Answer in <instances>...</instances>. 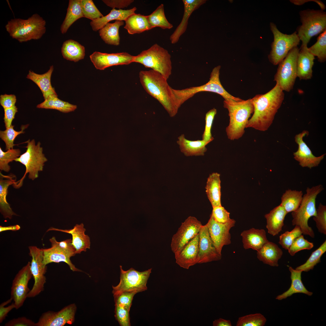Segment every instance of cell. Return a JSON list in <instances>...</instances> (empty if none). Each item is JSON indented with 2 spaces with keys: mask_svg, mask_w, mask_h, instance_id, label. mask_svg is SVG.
Instances as JSON below:
<instances>
[{
  "mask_svg": "<svg viewBox=\"0 0 326 326\" xmlns=\"http://www.w3.org/2000/svg\"><path fill=\"white\" fill-rule=\"evenodd\" d=\"M115 306V317L120 325L121 326H130L129 311L123 307Z\"/></svg>",
  "mask_w": 326,
  "mask_h": 326,
  "instance_id": "obj_54",
  "label": "cell"
},
{
  "mask_svg": "<svg viewBox=\"0 0 326 326\" xmlns=\"http://www.w3.org/2000/svg\"><path fill=\"white\" fill-rule=\"evenodd\" d=\"M4 121L6 128L10 127L12 125V122L15 116L18 112V108L16 106L4 109Z\"/></svg>",
  "mask_w": 326,
  "mask_h": 326,
  "instance_id": "obj_57",
  "label": "cell"
},
{
  "mask_svg": "<svg viewBox=\"0 0 326 326\" xmlns=\"http://www.w3.org/2000/svg\"><path fill=\"white\" fill-rule=\"evenodd\" d=\"M308 132L303 130L302 132L296 135L295 141L298 145L297 150L293 153L294 158L299 162V165L302 167H307L310 169L318 166L323 159L325 154L316 157L312 154L309 147L304 141L303 138L308 135Z\"/></svg>",
  "mask_w": 326,
  "mask_h": 326,
  "instance_id": "obj_20",
  "label": "cell"
},
{
  "mask_svg": "<svg viewBox=\"0 0 326 326\" xmlns=\"http://www.w3.org/2000/svg\"><path fill=\"white\" fill-rule=\"evenodd\" d=\"M288 213L280 205L274 208L264 215L268 233L275 236L282 230L285 217Z\"/></svg>",
  "mask_w": 326,
  "mask_h": 326,
  "instance_id": "obj_27",
  "label": "cell"
},
{
  "mask_svg": "<svg viewBox=\"0 0 326 326\" xmlns=\"http://www.w3.org/2000/svg\"><path fill=\"white\" fill-rule=\"evenodd\" d=\"M32 276L30 268V262H28L16 274L12 283L11 297L13 300L15 308L21 307L30 291L28 283Z\"/></svg>",
  "mask_w": 326,
  "mask_h": 326,
  "instance_id": "obj_15",
  "label": "cell"
},
{
  "mask_svg": "<svg viewBox=\"0 0 326 326\" xmlns=\"http://www.w3.org/2000/svg\"><path fill=\"white\" fill-rule=\"evenodd\" d=\"M318 231L321 234L326 235V206L320 203L316 209V214L313 216Z\"/></svg>",
  "mask_w": 326,
  "mask_h": 326,
  "instance_id": "obj_50",
  "label": "cell"
},
{
  "mask_svg": "<svg viewBox=\"0 0 326 326\" xmlns=\"http://www.w3.org/2000/svg\"><path fill=\"white\" fill-rule=\"evenodd\" d=\"M184 13L181 21L170 37L171 43H177L186 30L188 19L192 13L206 2V0H183Z\"/></svg>",
  "mask_w": 326,
  "mask_h": 326,
  "instance_id": "obj_21",
  "label": "cell"
},
{
  "mask_svg": "<svg viewBox=\"0 0 326 326\" xmlns=\"http://www.w3.org/2000/svg\"><path fill=\"white\" fill-rule=\"evenodd\" d=\"M21 152L19 149H11L6 152L2 151L0 147V169L6 172L10 170L9 163L21 155Z\"/></svg>",
  "mask_w": 326,
  "mask_h": 326,
  "instance_id": "obj_46",
  "label": "cell"
},
{
  "mask_svg": "<svg viewBox=\"0 0 326 326\" xmlns=\"http://www.w3.org/2000/svg\"><path fill=\"white\" fill-rule=\"evenodd\" d=\"M5 326H36V323L25 317H18L10 320Z\"/></svg>",
  "mask_w": 326,
  "mask_h": 326,
  "instance_id": "obj_56",
  "label": "cell"
},
{
  "mask_svg": "<svg viewBox=\"0 0 326 326\" xmlns=\"http://www.w3.org/2000/svg\"><path fill=\"white\" fill-rule=\"evenodd\" d=\"M202 224L196 217L190 216L182 223L177 232L173 236L171 248L175 256L184 246L199 233Z\"/></svg>",
  "mask_w": 326,
  "mask_h": 326,
  "instance_id": "obj_14",
  "label": "cell"
},
{
  "mask_svg": "<svg viewBox=\"0 0 326 326\" xmlns=\"http://www.w3.org/2000/svg\"><path fill=\"white\" fill-rule=\"evenodd\" d=\"M303 193L302 191L290 189L286 190L281 197L280 205L287 213L296 211L302 202Z\"/></svg>",
  "mask_w": 326,
  "mask_h": 326,
  "instance_id": "obj_39",
  "label": "cell"
},
{
  "mask_svg": "<svg viewBox=\"0 0 326 326\" xmlns=\"http://www.w3.org/2000/svg\"><path fill=\"white\" fill-rule=\"evenodd\" d=\"M270 30L273 35L271 50L268 56L270 62L274 65L278 64L286 56L289 51L297 46L300 40L296 31L287 34L281 32L276 25L270 23Z\"/></svg>",
  "mask_w": 326,
  "mask_h": 326,
  "instance_id": "obj_10",
  "label": "cell"
},
{
  "mask_svg": "<svg viewBox=\"0 0 326 326\" xmlns=\"http://www.w3.org/2000/svg\"><path fill=\"white\" fill-rule=\"evenodd\" d=\"M284 94L276 84L264 94H257L251 99L254 110L246 128H251L261 131L268 130L284 99Z\"/></svg>",
  "mask_w": 326,
  "mask_h": 326,
  "instance_id": "obj_1",
  "label": "cell"
},
{
  "mask_svg": "<svg viewBox=\"0 0 326 326\" xmlns=\"http://www.w3.org/2000/svg\"><path fill=\"white\" fill-rule=\"evenodd\" d=\"M220 68V66L215 67L211 73L209 81L203 85L181 90L172 88L179 107H180L182 104L195 94L203 91L217 93L221 96L225 100L236 101H242V100L241 99L230 94L222 85L219 77Z\"/></svg>",
  "mask_w": 326,
  "mask_h": 326,
  "instance_id": "obj_7",
  "label": "cell"
},
{
  "mask_svg": "<svg viewBox=\"0 0 326 326\" xmlns=\"http://www.w3.org/2000/svg\"><path fill=\"white\" fill-rule=\"evenodd\" d=\"M223 107L229 112V123L225 129L228 139L231 140L241 138L254 108L251 99L236 101L225 100Z\"/></svg>",
  "mask_w": 326,
  "mask_h": 326,
  "instance_id": "obj_3",
  "label": "cell"
},
{
  "mask_svg": "<svg viewBox=\"0 0 326 326\" xmlns=\"http://www.w3.org/2000/svg\"><path fill=\"white\" fill-rule=\"evenodd\" d=\"M53 69V66H51L46 72L42 74H37L29 70L26 77L34 82L39 87L44 99L50 95H57L51 83V78Z\"/></svg>",
  "mask_w": 326,
  "mask_h": 326,
  "instance_id": "obj_32",
  "label": "cell"
},
{
  "mask_svg": "<svg viewBox=\"0 0 326 326\" xmlns=\"http://www.w3.org/2000/svg\"><path fill=\"white\" fill-rule=\"evenodd\" d=\"M211 141L198 140L190 141L186 139L184 134L178 138L177 143L181 152L187 156L203 155L207 150L206 146Z\"/></svg>",
  "mask_w": 326,
  "mask_h": 326,
  "instance_id": "obj_30",
  "label": "cell"
},
{
  "mask_svg": "<svg viewBox=\"0 0 326 326\" xmlns=\"http://www.w3.org/2000/svg\"><path fill=\"white\" fill-rule=\"evenodd\" d=\"M103 2L107 6L113 8L120 9L127 7L133 2V0H104Z\"/></svg>",
  "mask_w": 326,
  "mask_h": 326,
  "instance_id": "obj_58",
  "label": "cell"
},
{
  "mask_svg": "<svg viewBox=\"0 0 326 326\" xmlns=\"http://www.w3.org/2000/svg\"><path fill=\"white\" fill-rule=\"evenodd\" d=\"M16 101V96L14 94H5L0 96V104L4 109L15 106Z\"/></svg>",
  "mask_w": 326,
  "mask_h": 326,
  "instance_id": "obj_59",
  "label": "cell"
},
{
  "mask_svg": "<svg viewBox=\"0 0 326 326\" xmlns=\"http://www.w3.org/2000/svg\"><path fill=\"white\" fill-rule=\"evenodd\" d=\"M235 221L232 219L224 224L216 222L211 215L208 222L206 224L210 237L218 252L221 254L223 247L231 244L230 229L235 226Z\"/></svg>",
  "mask_w": 326,
  "mask_h": 326,
  "instance_id": "obj_16",
  "label": "cell"
},
{
  "mask_svg": "<svg viewBox=\"0 0 326 326\" xmlns=\"http://www.w3.org/2000/svg\"><path fill=\"white\" fill-rule=\"evenodd\" d=\"M84 17L81 0H70L65 18L60 27L61 33H66L70 26L76 20Z\"/></svg>",
  "mask_w": 326,
  "mask_h": 326,
  "instance_id": "obj_38",
  "label": "cell"
},
{
  "mask_svg": "<svg viewBox=\"0 0 326 326\" xmlns=\"http://www.w3.org/2000/svg\"><path fill=\"white\" fill-rule=\"evenodd\" d=\"M29 254L31 257L30 268L34 283L32 289L27 295L28 298L34 297L43 291L46 282L45 276L47 266L43 263V253L42 249L36 246L29 247Z\"/></svg>",
  "mask_w": 326,
  "mask_h": 326,
  "instance_id": "obj_13",
  "label": "cell"
},
{
  "mask_svg": "<svg viewBox=\"0 0 326 326\" xmlns=\"http://www.w3.org/2000/svg\"><path fill=\"white\" fill-rule=\"evenodd\" d=\"M267 319L259 313L250 314L240 317L237 322L236 326H263Z\"/></svg>",
  "mask_w": 326,
  "mask_h": 326,
  "instance_id": "obj_45",
  "label": "cell"
},
{
  "mask_svg": "<svg viewBox=\"0 0 326 326\" xmlns=\"http://www.w3.org/2000/svg\"><path fill=\"white\" fill-rule=\"evenodd\" d=\"M211 215L216 222L220 223H225L232 219L230 213L222 206L213 207Z\"/></svg>",
  "mask_w": 326,
  "mask_h": 326,
  "instance_id": "obj_53",
  "label": "cell"
},
{
  "mask_svg": "<svg viewBox=\"0 0 326 326\" xmlns=\"http://www.w3.org/2000/svg\"><path fill=\"white\" fill-rule=\"evenodd\" d=\"M39 108L53 109L61 112L67 113L74 111L77 108L76 105L61 100L58 97L57 95L49 96L40 104L37 105Z\"/></svg>",
  "mask_w": 326,
  "mask_h": 326,
  "instance_id": "obj_40",
  "label": "cell"
},
{
  "mask_svg": "<svg viewBox=\"0 0 326 326\" xmlns=\"http://www.w3.org/2000/svg\"><path fill=\"white\" fill-rule=\"evenodd\" d=\"M61 53L64 59L76 62L84 59L85 48L78 42L68 40L63 42L61 47Z\"/></svg>",
  "mask_w": 326,
  "mask_h": 326,
  "instance_id": "obj_35",
  "label": "cell"
},
{
  "mask_svg": "<svg viewBox=\"0 0 326 326\" xmlns=\"http://www.w3.org/2000/svg\"><path fill=\"white\" fill-rule=\"evenodd\" d=\"M299 50L297 46L293 48L278 64L274 80L283 91L289 92L293 88L297 77L296 63Z\"/></svg>",
  "mask_w": 326,
  "mask_h": 326,
  "instance_id": "obj_12",
  "label": "cell"
},
{
  "mask_svg": "<svg viewBox=\"0 0 326 326\" xmlns=\"http://www.w3.org/2000/svg\"><path fill=\"white\" fill-rule=\"evenodd\" d=\"M199 234L186 244L179 253L175 256L176 263L187 269L197 264Z\"/></svg>",
  "mask_w": 326,
  "mask_h": 326,
  "instance_id": "obj_22",
  "label": "cell"
},
{
  "mask_svg": "<svg viewBox=\"0 0 326 326\" xmlns=\"http://www.w3.org/2000/svg\"><path fill=\"white\" fill-rule=\"evenodd\" d=\"M243 247L258 251L269 241L265 231L263 229L252 228L243 231L241 234Z\"/></svg>",
  "mask_w": 326,
  "mask_h": 326,
  "instance_id": "obj_25",
  "label": "cell"
},
{
  "mask_svg": "<svg viewBox=\"0 0 326 326\" xmlns=\"http://www.w3.org/2000/svg\"><path fill=\"white\" fill-rule=\"evenodd\" d=\"M135 292H123L113 296L115 305L123 307L130 311Z\"/></svg>",
  "mask_w": 326,
  "mask_h": 326,
  "instance_id": "obj_51",
  "label": "cell"
},
{
  "mask_svg": "<svg viewBox=\"0 0 326 326\" xmlns=\"http://www.w3.org/2000/svg\"><path fill=\"white\" fill-rule=\"evenodd\" d=\"M134 57L126 52L108 53L95 51L90 56L95 68L100 70L114 66L129 65L133 62Z\"/></svg>",
  "mask_w": 326,
  "mask_h": 326,
  "instance_id": "obj_18",
  "label": "cell"
},
{
  "mask_svg": "<svg viewBox=\"0 0 326 326\" xmlns=\"http://www.w3.org/2000/svg\"><path fill=\"white\" fill-rule=\"evenodd\" d=\"M20 229V226L18 225H10L7 226H0V232H2L8 230L16 231L19 230Z\"/></svg>",
  "mask_w": 326,
  "mask_h": 326,
  "instance_id": "obj_62",
  "label": "cell"
},
{
  "mask_svg": "<svg viewBox=\"0 0 326 326\" xmlns=\"http://www.w3.org/2000/svg\"><path fill=\"white\" fill-rule=\"evenodd\" d=\"M147 17L152 29L158 27L163 29H170L173 27V25L168 21L166 17L163 4H161Z\"/></svg>",
  "mask_w": 326,
  "mask_h": 326,
  "instance_id": "obj_41",
  "label": "cell"
},
{
  "mask_svg": "<svg viewBox=\"0 0 326 326\" xmlns=\"http://www.w3.org/2000/svg\"><path fill=\"white\" fill-rule=\"evenodd\" d=\"M302 234L300 227L295 225L292 230L286 231L280 236L278 243L283 248L288 250L295 239Z\"/></svg>",
  "mask_w": 326,
  "mask_h": 326,
  "instance_id": "obj_47",
  "label": "cell"
},
{
  "mask_svg": "<svg viewBox=\"0 0 326 326\" xmlns=\"http://www.w3.org/2000/svg\"><path fill=\"white\" fill-rule=\"evenodd\" d=\"M136 9V7L128 10H117L113 8L108 14L92 21L90 24L93 30L96 31L103 27L111 21L119 20L125 21L129 16L135 13Z\"/></svg>",
  "mask_w": 326,
  "mask_h": 326,
  "instance_id": "obj_31",
  "label": "cell"
},
{
  "mask_svg": "<svg viewBox=\"0 0 326 326\" xmlns=\"http://www.w3.org/2000/svg\"><path fill=\"white\" fill-rule=\"evenodd\" d=\"M220 174L216 172L210 174L207 178L206 192L212 207L221 206Z\"/></svg>",
  "mask_w": 326,
  "mask_h": 326,
  "instance_id": "obj_34",
  "label": "cell"
},
{
  "mask_svg": "<svg viewBox=\"0 0 326 326\" xmlns=\"http://www.w3.org/2000/svg\"><path fill=\"white\" fill-rule=\"evenodd\" d=\"M13 300L11 297L10 299L6 301L1 304L0 305V323H2L5 320L8 313L13 309L15 308V306L14 303L6 307V305L10 303Z\"/></svg>",
  "mask_w": 326,
  "mask_h": 326,
  "instance_id": "obj_60",
  "label": "cell"
},
{
  "mask_svg": "<svg viewBox=\"0 0 326 326\" xmlns=\"http://www.w3.org/2000/svg\"><path fill=\"white\" fill-rule=\"evenodd\" d=\"M302 24L297 28V35L302 44L307 46L311 38L326 30V13L322 10L309 9L299 12Z\"/></svg>",
  "mask_w": 326,
  "mask_h": 326,
  "instance_id": "obj_8",
  "label": "cell"
},
{
  "mask_svg": "<svg viewBox=\"0 0 326 326\" xmlns=\"http://www.w3.org/2000/svg\"><path fill=\"white\" fill-rule=\"evenodd\" d=\"M124 28L130 34H140L152 29L147 16L135 13L129 16L125 21Z\"/></svg>",
  "mask_w": 326,
  "mask_h": 326,
  "instance_id": "obj_36",
  "label": "cell"
},
{
  "mask_svg": "<svg viewBox=\"0 0 326 326\" xmlns=\"http://www.w3.org/2000/svg\"><path fill=\"white\" fill-rule=\"evenodd\" d=\"M139 77L146 91L161 104L170 117L174 116L179 107L167 80L160 73L152 69L140 71Z\"/></svg>",
  "mask_w": 326,
  "mask_h": 326,
  "instance_id": "obj_2",
  "label": "cell"
},
{
  "mask_svg": "<svg viewBox=\"0 0 326 326\" xmlns=\"http://www.w3.org/2000/svg\"><path fill=\"white\" fill-rule=\"evenodd\" d=\"M289 269L291 273V283L289 289L282 294L276 297V299L281 300L289 297L293 294L302 293L311 296L313 292L308 291L304 285L301 279V274L303 271L289 267Z\"/></svg>",
  "mask_w": 326,
  "mask_h": 326,
  "instance_id": "obj_33",
  "label": "cell"
},
{
  "mask_svg": "<svg viewBox=\"0 0 326 326\" xmlns=\"http://www.w3.org/2000/svg\"><path fill=\"white\" fill-rule=\"evenodd\" d=\"M326 251V240L316 250L313 251L306 262L297 267L296 269L307 272L312 270L317 264L321 262L322 256Z\"/></svg>",
  "mask_w": 326,
  "mask_h": 326,
  "instance_id": "obj_43",
  "label": "cell"
},
{
  "mask_svg": "<svg viewBox=\"0 0 326 326\" xmlns=\"http://www.w3.org/2000/svg\"><path fill=\"white\" fill-rule=\"evenodd\" d=\"M124 24L122 21L116 20L113 23H108L99 30V35L106 43L118 46L120 40L119 29Z\"/></svg>",
  "mask_w": 326,
  "mask_h": 326,
  "instance_id": "obj_37",
  "label": "cell"
},
{
  "mask_svg": "<svg viewBox=\"0 0 326 326\" xmlns=\"http://www.w3.org/2000/svg\"><path fill=\"white\" fill-rule=\"evenodd\" d=\"M81 6L84 18L92 21L103 17L92 0H81Z\"/></svg>",
  "mask_w": 326,
  "mask_h": 326,
  "instance_id": "obj_48",
  "label": "cell"
},
{
  "mask_svg": "<svg viewBox=\"0 0 326 326\" xmlns=\"http://www.w3.org/2000/svg\"><path fill=\"white\" fill-rule=\"evenodd\" d=\"M308 47H300L297 56V76L300 80L309 79L312 76L315 56L309 52Z\"/></svg>",
  "mask_w": 326,
  "mask_h": 326,
  "instance_id": "obj_24",
  "label": "cell"
},
{
  "mask_svg": "<svg viewBox=\"0 0 326 326\" xmlns=\"http://www.w3.org/2000/svg\"><path fill=\"white\" fill-rule=\"evenodd\" d=\"M51 246L56 247L62 250L73 253L75 254V249L72 244V239H67L61 241H57L54 237L50 239Z\"/></svg>",
  "mask_w": 326,
  "mask_h": 326,
  "instance_id": "obj_55",
  "label": "cell"
},
{
  "mask_svg": "<svg viewBox=\"0 0 326 326\" xmlns=\"http://www.w3.org/2000/svg\"><path fill=\"white\" fill-rule=\"evenodd\" d=\"M222 258L215 247L206 225H202L199 233L197 264L218 261Z\"/></svg>",
  "mask_w": 326,
  "mask_h": 326,
  "instance_id": "obj_19",
  "label": "cell"
},
{
  "mask_svg": "<svg viewBox=\"0 0 326 326\" xmlns=\"http://www.w3.org/2000/svg\"><path fill=\"white\" fill-rule=\"evenodd\" d=\"M120 281L116 286H112V293L115 296L123 292H135L137 293L147 289V281L152 268L142 272L133 268L125 271L120 266Z\"/></svg>",
  "mask_w": 326,
  "mask_h": 326,
  "instance_id": "obj_11",
  "label": "cell"
},
{
  "mask_svg": "<svg viewBox=\"0 0 326 326\" xmlns=\"http://www.w3.org/2000/svg\"><path fill=\"white\" fill-rule=\"evenodd\" d=\"M216 113V109L213 108L206 113L205 127L202 135V140L212 141L214 139V138L212 136L211 130L214 119Z\"/></svg>",
  "mask_w": 326,
  "mask_h": 326,
  "instance_id": "obj_52",
  "label": "cell"
},
{
  "mask_svg": "<svg viewBox=\"0 0 326 326\" xmlns=\"http://www.w3.org/2000/svg\"><path fill=\"white\" fill-rule=\"evenodd\" d=\"M75 304L66 306L57 312L48 311L42 314L36 326H63L72 324L76 310Z\"/></svg>",
  "mask_w": 326,
  "mask_h": 326,
  "instance_id": "obj_17",
  "label": "cell"
},
{
  "mask_svg": "<svg viewBox=\"0 0 326 326\" xmlns=\"http://www.w3.org/2000/svg\"><path fill=\"white\" fill-rule=\"evenodd\" d=\"M314 246L313 243L305 239L303 235H302L295 239L288 250L290 255L294 256L300 251L311 249Z\"/></svg>",
  "mask_w": 326,
  "mask_h": 326,
  "instance_id": "obj_49",
  "label": "cell"
},
{
  "mask_svg": "<svg viewBox=\"0 0 326 326\" xmlns=\"http://www.w3.org/2000/svg\"><path fill=\"white\" fill-rule=\"evenodd\" d=\"M45 20L35 13L26 19L14 18L5 26L6 31L12 38L20 43L40 39L46 31Z\"/></svg>",
  "mask_w": 326,
  "mask_h": 326,
  "instance_id": "obj_4",
  "label": "cell"
},
{
  "mask_svg": "<svg viewBox=\"0 0 326 326\" xmlns=\"http://www.w3.org/2000/svg\"><path fill=\"white\" fill-rule=\"evenodd\" d=\"M133 62L151 68L160 73L167 80L172 73L170 54L167 50L157 43L134 56Z\"/></svg>",
  "mask_w": 326,
  "mask_h": 326,
  "instance_id": "obj_6",
  "label": "cell"
},
{
  "mask_svg": "<svg viewBox=\"0 0 326 326\" xmlns=\"http://www.w3.org/2000/svg\"><path fill=\"white\" fill-rule=\"evenodd\" d=\"M25 147L27 148L25 152L14 160L24 165L26 168L23 177L14 184L16 188L22 186L23 181L27 173L29 179L32 180L38 177L39 172L43 170L44 163L47 161L43 153V149L40 142L36 145L34 139L29 140Z\"/></svg>",
  "mask_w": 326,
  "mask_h": 326,
  "instance_id": "obj_9",
  "label": "cell"
},
{
  "mask_svg": "<svg viewBox=\"0 0 326 326\" xmlns=\"http://www.w3.org/2000/svg\"><path fill=\"white\" fill-rule=\"evenodd\" d=\"M213 325V326H232V324L230 320L220 318L214 321Z\"/></svg>",
  "mask_w": 326,
  "mask_h": 326,
  "instance_id": "obj_61",
  "label": "cell"
},
{
  "mask_svg": "<svg viewBox=\"0 0 326 326\" xmlns=\"http://www.w3.org/2000/svg\"><path fill=\"white\" fill-rule=\"evenodd\" d=\"M0 211L5 219H11L12 216L16 215L7 202L6 196L9 186L13 184L16 180L15 176L13 174L5 175L0 172Z\"/></svg>",
  "mask_w": 326,
  "mask_h": 326,
  "instance_id": "obj_28",
  "label": "cell"
},
{
  "mask_svg": "<svg viewBox=\"0 0 326 326\" xmlns=\"http://www.w3.org/2000/svg\"><path fill=\"white\" fill-rule=\"evenodd\" d=\"M42 249L43 253V263L45 265H46L51 263L64 262L68 265L72 271H82L76 268L70 260V257L74 256L75 254L63 251L54 246Z\"/></svg>",
  "mask_w": 326,
  "mask_h": 326,
  "instance_id": "obj_26",
  "label": "cell"
},
{
  "mask_svg": "<svg viewBox=\"0 0 326 326\" xmlns=\"http://www.w3.org/2000/svg\"><path fill=\"white\" fill-rule=\"evenodd\" d=\"M54 230L61 231L70 234L72 236L71 244L75 249L76 254L86 251L87 249H90L91 242L89 236L85 234L86 229L83 223L76 225L73 229L69 230H62L53 228L49 229L48 231Z\"/></svg>",
  "mask_w": 326,
  "mask_h": 326,
  "instance_id": "obj_23",
  "label": "cell"
},
{
  "mask_svg": "<svg viewBox=\"0 0 326 326\" xmlns=\"http://www.w3.org/2000/svg\"><path fill=\"white\" fill-rule=\"evenodd\" d=\"M257 251V257L259 260L272 267L279 266L278 260L282 257L283 251L277 245L268 241Z\"/></svg>",
  "mask_w": 326,
  "mask_h": 326,
  "instance_id": "obj_29",
  "label": "cell"
},
{
  "mask_svg": "<svg viewBox=\"0 0 326 326\" xmlns=\"http://www.w3.org/2000/svg\"><path fill=\"white\" fill-rule=\"evenodd\" d=\"M324 190L322 185L319 184L311 188L307 187L305 193L302 197L301 203L295 211L292 212L293 225L299 226L304 235L315 237L312 229L308 224L309 219L315 216L316 214V199L318 195Z\"/></svg>",
  "mask_w": 326,
  "mask_h": 326,
  "instance_id": "obj_5",
  "label": "cell"
},
{
  "mask_svg": "<svg viewBox=\"0 0 326 326\" xmlns=\"http://www.w3.org/2000/svg\"><path fill=\"white\" fill-rule=\"evenodd\" d=\"M309 52L315 56L317 57L318 61L323 62L326 60V30L320 34L317 39V42L310 47H308Z\"/></svg>",
  "mask_w": 326,
  "mask_h": 326,
  "instance_id": "obj_42",
  "label": "cell"
},
{
  "mask_svg": "<svg viewBox=\"0 0 326 326\" xmlns=\"http://www.w3.org/2000/svg\"><path fill=\"white\" fill-rule=\"evenodd\" d=\"M28 126V125H22L21 130L19 131L15 130L14 128V126L11 125L10 127L6 128L4 131H0V137L5 144L6 149H13L15 145L14 141L16 137L19 135L24 133V130Z\"/></svg>",
  "mask_w": 326,
  "mask_h": 326,
  "instance_id": "obj_44",
  "label": "cell"
}]
</instances>
